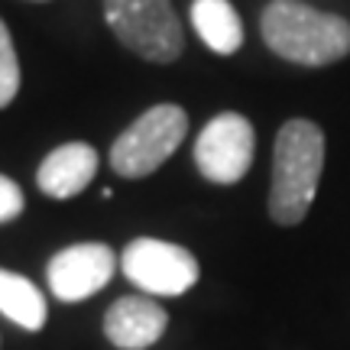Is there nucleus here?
Returning <instances> with one entry per match:
<instances>
[{
  "label": "nucleus",
  "mask_w": 350,
  "mask_h": 350,
  "mask_svg": "<svg viewBox=\"0 0 350 350\" xmlns=\"http://www.w3.org/2000/svg\"><path fill=\"white\" fill-rule=\"evenodd\" d=\"M124 275L146 295H185L198 282V260L178 243L139 237L120 253Z\"/></svg>",
  "instance_id": "5"
},
{
  "label": "nucleus",
  "mask_w": 350,
  "mask_h": 350,
  "mask_svg": "<svg viewBox=\"0 0 350 350\" xmlns=\"http://www.w3.org/2000/svg\"><path fill=\"white\" fill-rule=\"evenodd\" d=\"M104 20L113 36L146 62H175L185 46L172 0H104Z\"/></svg>",
  "instance_id": "3"
},
{
  "label": "nucleus",
  "mask_w": 350,
  "mask_h": 350,
  "mask_svg": "<svg viewBox=\"0 0 350 350\" xmlns=\"http://www.w3.org/2000/svg\"><path fill=\"white\" fill-rule=\"evenodd\" d=\"M165 327H169V314L150 295H124L104 314V334L120 350L152 347L165 334Z\"/></svg>",
  "instance_id": "8"
},
{
  "label": "nucleus",
  "mask_w": 350,
  "mask_h": 350,
  "mask_svg": "<svg viewBox=\"0 0 350 350\" xmlns=\"http://www.w3.org/2000/svg\"><path fill=\"white\" fill-rule=\"evenodd\" d=\"M262 42L286 62L331 65L350 52V23L295 0H273L260 16Z\"/></svg>",
  "instance_id": "1"
},
{
  "label": "nucleus",
  "mask_w": 350,
  "mask_h": 350,
  "mask_svg": "<svg viewBox=\"0 0 350 350\" xmlns=\"http://www.w3.org/2000/svg\"><path fill=\"white\" fill-rule=\"evenodd\" d=\"M191 26L201 36V42L217 55H234L243 46V23L230 0H195Z\"/></svg>",
  "instance_id": "10"
},
{
  "label": "nucleus",
  "mask_w": 350,
  "mask_h": 350,
  "mask_svg": "<svg viewBox=\"0 0 350 350\" xmlns=\"http://www.w3.org/2000/svg\"><path fill=\"white\" fill-rule=\"evenodd\" d=\"M36 3H42V0H36Z\"/></svg>",
  "instance_id": "14"
},
{
  "label": "nucleus",
  "mask_w": 350,
  "mask_h": 350,
  "mask_svg": "<svg viewBox=\"0 0 350 350\" xmlns=\"http://www.w3.org/2000/svg\"><path fill=\"white\" fill-rule=\"evenodd\" d=\"M23 204L26 201H23L20 185H16L13 178H7V175H0V224L20 217V214H23Z\"/></svg>",
  "instance_id": "13"
},
{
  "label": "nucleus",
  "mask_w": 350,
  "mask_h": 350,
  "mask_svg": "<svg viewBox=\"0 0 350 350\" xmlns=\"http://www.w3.org/2000/svg\"><path fill=\"white\" fill-rule=\"evenodd\" d=\"M117 269V256L107 243H72L49 260L46 279L59 301H85L107 286Z\"/></svg>",
  "instance_id": "7"
},
{
  "label": "nucleus",
  "mask_w": 350,
  "mask_h": 350,
  "mask_svg": "<svg viewBox=\"0 0 350 350\" xmlns=\"http://www.w3.org/2000/svg\"><path fill=\"white\" fill-rule=\"evenodd\" d=\"M98 175V150L88 143H65L52 150L36 172V185L49 198H75Z\"/></svg>",
  "instance_id": "9"
},
{
  "label": "nucleus",
  "mask_w": 350,
  "mask_h": 350,
  "mask_svg": "<svg viewBox=\"0 0 350 350\" xmlns=\"http://www.w3.org/2000/svg\"><path fill=\"white\" fill-rule=\"evenodd\" d=\"M325 169V133L312 120L282 124L273 150V188H269V217L282 227L305 221L312 208L318 178Z\"/></svg>",
  "instance_id": "2"
},
{
  "label": "nucleus",
  "mask_w": 350,
  "mask_h": 350,
  "mask_svg": "<svg viewBox=\"0 0 350 350\" xmlns=\"http://www.w3.org/2000/svg\"><path fill=\"white\" fill-rule=\"evenodd\" d=\"M0 314H7L13 325L26 331H42L49 305H46V295L26 275L0 269Z\"/></svg>",
  "instance_id": "11"
},
{
  "label": "nucleus",
  "mask_w": 350,
  "mask_h": 350,
  "mask_svg": "<svg viewBox=\"0 0 350 350\" xmlns=\"http://www.w3.org/2000/svg\"><path fill=\"white\" fill-rule=\"evenodd\" d=\"M256 133L243 113H217L195 139V165L214 185H234L250 172Z\"/></svg>",
  "instance_id": "6"
},
{
  "label": "nucleus",
  "mask_w": 350,
  "mask_h": 350,
  "mask_svg": "<svg viewBox=\"0 0 350 350\" xmlns=\"http://www.w3.org/2000/svg\"><path fill=\"white\" fill-rule=\"evenodd\" d=\"M185 133V111L178 104H156L113 139L111 169L124 178H146L182 146Z\"/></svg>",
  "instance_id": "4"
},
{
  "label": "nucleus",
  "mask_w": 350,
  "mask_h": 350,
  "mask_svg": "<svg viewBox=\"0 0 350 350\" xmlns=\"http://www.w3.org/2000/svg\"><path fill=\"white\" fill-rule=\"evenodd\" d=\"M16 91H20V59L13 49L10 29L0 20V111L16 98Z\"/></svg>",
  "instance_id": "12"
}]
</instances>
